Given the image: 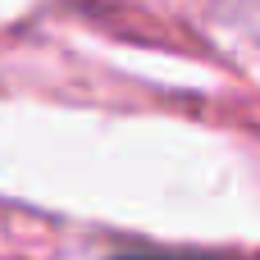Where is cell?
<instances>
[{
    "label": "cell",
    "instance_id": "1",
    "mask_svg": "<svg viewBox=\"0 0 260 260\" xmlns=\"http://www.w3.org/2000/svg\"><path fill=\"white\" fill-rule=\"evenodd\" d=\"M119 260H206V256H119Z\"/></svg>",
    "mask_w": 260,
    "mask_h": 260
}]
</instances>
